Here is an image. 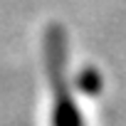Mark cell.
Instances as JSON below:
<instances>
[{
  "instance_id": "6da1fadb",
  "label": "cell",
  "mask_w": 126,
  "mask_h": 126,
  "mask_svg": "<svg viewBox=\"0 0 126 126\" xmlns=\"http://www.w3.org/2000/svg\"><path fill=\"white\" fill-rule=\"evenodd\" d=\"M64 32L62 27H49L47 32V62H49V77L54 87V126H82V116L77 114L69 94L64 92Z\"/></svg>"
}]
</instances>
